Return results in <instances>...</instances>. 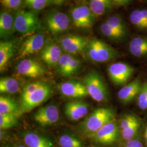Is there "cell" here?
Returning a JSON list of instances; mask_svg holds the SVG:
<instances>
[{
  "instance_id": "obj_9",
  "label": "cell",
  "mask_w": 147,
  "mask_h": 147,
  "mask_svg": "<svg viewBox=\"0 0 147 147\" xmlns=\"http://www.w3.org/2000/svg\"><path fill=\"white\" fill-rule=\"evenodd\" d=\"M119 134V128L116 120L111 121L102 126L98 131L89 135L95 142L110 144L115 142Z\"/></svg>"
},
{
  "instance_id": "obj_35",
  "label": "cell",
  "mask_w": 147,
  "mask_h": 147,
  "mask_svg": "<svg viewBox=\"0 0 147 147\" xmlns=\"http://www.w3.org/2000/svg\"><path fill=\"white\" fill-rule=\"evenodd\" d=\"M138 121V119H137L135 116L131 115H124L121 118L120 123L121 131L126 129V128L129 127Z\"/></svg>"
},
{
  "instance_id": "obj_30",
  "label": "cell",
  "mask_w": 147,
  "mask_h": 147,
  "mask_svg": "<svg viewBox=\"0 0 147 147\" xmlns=\"http://www.w3.org/2000/svg\"><path fill=\"white\" fill-rule=\"evenodd\" d=\"M100 31L104 36L110 39L117 40L123 38L121 34L118 33L111 27L106 22L102 23L100 25Z\"/></svg>"
},
{
  "instance_id": "obj_7",
  "label": "cell",
  "mask_w": 147,
  "mask_h": 147,
  "mask_svg": "<svg viewBox=\"0 0 147 147\" xmlns=\"http://www.w3.org/2000/svg\"><path fill=\"white\" fill-rule=\"evenodd\" d=\"M107 71L111 80L115 84L123 85L131 78L134 69L127 63L117 62L111 64Z\"/></svg>"
},
{
  "instance_id": "obj_11",
  "label": "cell",
  "mask_w": 147,
  "mask_h": 147,
  "mask_svg": "<svg viewBox=\"0 0 147 147\" xmlns=\"http://www.w3.org/2000/svg\"><path fill=\"white\" fill-rule=\"evenodd\" d=\"M45 45V37L42 33H37L28 37L23 42L19 51L18 58H24L42 50Z\"/></svg>"
},
{
  "instance_id": "obj_21",
  "label": "cell",
  "mask_w": 147,
  "mask_h": 147,
  "mask_svg": "<svg viewBox=\"0 0 147 147\" xmlns=\"http://www.w3.org/2000/svg\"><path fill=\"white\" fill-rule=\"evenodd\" d=\"M129 50L132 55L136 57L147 56V38L136 37L130 42Z\"/></svg>"
},
{
  "instance_id": "obj_42",
  "label": "cell",
  "mask_w": 147,
  "mask_h": 147,
  "mask_svg": "<svg viewBox=\"0 0 147 147\" xmlns=\"http://www.w3.org/2000/svg\"><path fill=\"white\" fill-rule=\"evenodd\" d=\"M17 147H25V146H22V145H19V146H18Z\"/></svg>"
},
{
  "instance_id": "obj_3",
  "label": "cell",
  "mask_w": 147,
  "mask_h": 147,
  "mask_svg": "<svg viewBox=\"0 0 147 147\" xmlns=\"http://www.w3.org/2000/svg\"><path fill=\"white\" fill-rule=\"evenodd\" d=\"M84 81L88 95L93 100L98 102L107 100V87L99 74L95 71L90 72L85 77Z\"/></svg>"
},
{
  "instance_id": "obj_10",
  "label": "cell",
  "mask_w": 147,
  "mask_h": 147,
  "mask_svg": "<svg viewBox=\"0 0 147 147\" xmlns=\"http://www.w3.org/2000/svg\"><path fill=\"white\" fill-rule=\"evenodd\" d=\"M89 42L87 38L78 35H69L60 40L62 49L70 55L84 53Z\"/></svg>"
},
{
  "instance_id": "obj_8",
  "label": "cell",
  "mask_w": 147,
  "mask_h": 147,
  "mask_svg": "<svg viewBox=\"0 0 147 147\" xmlns=\"http://www.w3.org/2000/svg\"><path fill=\"white\" fill-rule=\"evenodd\" d=\"M70 21L68 16L59 11H50L45 18L47 29L53 34L65 31L68 28Z\"/></svg>"
},
{
  "instance_id": "obj_16",
  "label": "cell",
  "mask_w": 147,
  "mask_h": 147,
  "mask_svg": "<svg viewBox=\"0 0 147 147\" xmlns=\"http://www.w3.org/2000/svg\"><path fill=\"white\" fill-rule=\"evenodd\" d=\"M64 112L70 120L79 121L88 113V105L82 101H70L65 105Z\"/></svg>"
},
{
  "instance_id": "obj_37",
  "label": "cell",
  "mask_w": 147,
  "mask_h": 147,
  "mask_svg": "<svg viewBox=\"0 0 147 147\" xmlns=\"http://www.w3.org/2000/svg\"><path fill=\"white\" fill-rule=\"evenodd\" d=\"M1 3L8 9L16 10L21 7L22 0H1Z\"/></svg>"
},
{
  "instance_id": "obj_27",
  "label": "cell",
  "mask_w": 147,
  "mask_h": 147,
  "mask_svg": "<svg viewBox=\"0 0 147 147\" xmlns=\"http://www.w3.org/2000/svg\"><path fill=\"white\" fill-rule=\"evenodd\" d=\"M18 115L0 113V129L5 130L16 125L18 123Z\"/></svg>"
},
{
  "instance_id": "obj_36",
  "label": "cell",
  "mask_w": 147,
  "mask_h": 147,
  "mask_svg": "<svg viewBox=\"0 0 147 147\" xmlns=\"http://www.w3.org/2000/svg\"><path fill=\"white\" fill-rule=\"evenodd\" d=\"M81 65V62L79 59L73 57L69 63L68 68L65 74V76H68L73 75L76 73Z\"/></svg>"
},
{
  "instance_id": "obj_20",
  "label": "cell",
  "mask_w": 147,
  "mask_h": 147,
  "mask_svg": "<svg viewBox=\"0 0 147 147\" xmlns=\"http://www.w3.org/2000/svg\"><path fill=\"white\" fill-rule=\"evenodd\" d=\"M14 51V42L11 41L0 42V70L3 71L11 58Z\"/></svg>"
},
{
  "instance_id": "obj_14",
  "label": "cell",
  "mask_w": 147,
  "mask_h": 147,
  "mask_svg": "<svg viewBox=\"0 0 147 147\" xmlns=\"http://www.w3.org/2000/svg\"><path fill=\"white\" fill-rule=\"evenodd\" d=\"M58 88L62 94L70 98L81 99L88 95L86 85L78 81L63 82L59 86Z\"/></svg>"
},
{
  "instance_id": "obj_29",
  "label": "cell",
  "mask_w": 147,
  "mask_h": 147,
  "mask_svg": "<svg viewBox=\"0 0 147 147\" xmlns=\"http://www.w3.org/2000/svg\"><path fill=\"white\" fill-rule=\"evenodd\" d=\"M140 126V122L138 121L126 129L121 131L123 138L127 141L134 139L139 131Z\"/></svg>"
},
{
  "instance_id": "obj_41",
  "label": "cell",
  "mask_w": 147,
  "mask_h": 147,
  "mask_svg": "<svg viewBox=\"0 0 147 147\" xmlns=\"http://www.w3.org/2000/svg\"><path fill=\"white\" fill-rule=\"evenodd\" d=\"M145 137H146L147 141V127L146 129V132H145Z\"/></svg>"
},
{
  "instance_id": "obj_18",
  "label": "cell",
  "mask_w": 147,
  "mask_h": 147,
  "mask_svg": "<svg viewBox=\"0 0 147 147\" xmlns=\"http://www.w3.org/2000/svg\"><path fill=\"white\" fill-rule=\"evenodd\" d=\"M16 30L15 18L7 11L0 13V36L1 38L9 37Z\"/></svg>"
},
{
  "instance_id": "obj_13",
  "label": "cell",
  "mask_w": 147,
  "mask_h": 147,
  "mask_svg": "<svg viewBox=\"0 0 147 147\" xmlns=\"http://www.w3.org/2000/svg\"><path fill=\"white\" fill-rule=\"evenodd\" d=\"M16 69L19 74L32 78L40 77L45 73V69L42 64L31 58L22 60L18 64Z\"/></svg>"
},
{
  "instance_id": "obj_5",
  "label": "cell",
  "mask_w": 147,
  "mask_h": 147,
  "mask_svg": "<svg viewBox=\"0 0 147 147\" xmlns=\"http://www.w3.org/2000/svg\"><path fill=\"white\" fill-rule=\"evenodd\" d=\"M52 93L51 87L44 83L42 86L28 95L21 99V111L22 112H28L39 105H41L50 96Z\"/></svg>"
},
{
  "instance_id": "obj_2",
  "label": "cell",
  "mask_w": 147,
  "mask_h": 147,
  "mask_svg": "<svg viewBox=\"0 0 147 147\" xmlns=\"http://www.w3.org/2000/svg\"><path fill=\"white\" fill-rule=\"evenodd\" d=\"M86 53L92 61L96 63H105L116 58L118 53L115 49L98 39L89 40Z\"/></svg>"
},
{
  "instance_id": "obj_4",
  "label": "cell",
  "mask_w": 147,
  "mask_h": 147,
  "mask_svg": "<svg viewBox=\"0 0 147 147\" xmlns=\"http://www.w3.org/2000/svg\"><path fill=\"white\" fill-rule=\"evenodd\" d=\"M42 27L41 22L34 13L31 11H19L15 16L16 30L22 34L36 31Z\"/></svg>"
},
{
  "instance_id": "obj_1",
  "label": "cell",
  "mask_w": 147,
  "mask_h": 147,
  "mask_svg": "<svg viewBox=\"0 0 147 147\" xmlns=\"http://www.w3.org/2000/svg\"><path fill=\"white\" fill-rule=\"evenodd\" d=\"M115 113L112 109L106 107L98 108L86 118L81 127L85 134L89 136L115 120Z\"/></svg>"
},
{
  "instance_id": "obj_24",
  "label": "cell",
  "mask_w": 147,
  "mask_h": 147,
  "mask_svg": "<svg viewBox=\"0 0 147 147\" xmlns=\"http://www.w3.org/2000/svg\"><path fill=\"white\" fill-rule=\"evenodd\" d=\"M132 24L141 30H147V9L133 11L130 16Z\"/></svg>"
},
{
  "instance_id": "obj_6",
  "label": "cell",
  "mask_w": 147,
  "mask_h": 147,
  "mask_svg": "<svg viewBox=\"0 0 147 147\" xmlns=\"http://www.w3.org/2000/svg\"><path fill=\"white\" fill-rule=\"evenodd\" d=\"M70 17L74 25L81 28L92 27L96 18L87 5H80L72 8L70 11Z\"/></svg>"
},
{
  "instance_id": "obj_32",
  "label": "cell",
  "mask_w": 147,
  "mask_h": 147,
  "mask_svg": "<svg viewBox=\"0 0 147 147\" xmlns=\"http://www.w3.org/2000/svg\"><path fill=\"white\" fill-rule=\"evenodd\" d=\"M137 104L142 110L147 109V82L142 84L141 88L138 95Z\"/></svg>"
},
{
  "instance_id": "obj_39",
  "label": "cell",
  "mask_w": 147,
  "mask_h": 147,
  "mask_svg": "<svg viewBox=\"0 0 147 147\" xmlns=\"http://www.w3.org/2000/svg\"><path fill=\"white\" fill-rule=\"evenodd\" d=\"M50 2H51L55 5H62L67 0H50Z\"/></svg>"
},
{
  "instance_id": "obj_19",
  "label": "cell",
  "mask_w": 147,
  "mask_h": 147,
  "mask_svg": "<svg viewBox=\"0 0 147 147\" xmlns=\"http://www.w3.org/2000/svg\"><path fill=\"white\" fill-rule=\"evenodd\" d=\"M24 141L28 147H53L50 140L34 132L25 133L24 135Z\"/></svg>"
},
{
  "instance_id": "obj_26",
  "label": "cell",
  "mask_w": 147,
  "mask_h": 147,
  "mask_svg": "<svg viewBox=\"0 0 147 147\" xmlns=\"http://www.w3.org/2000/svg\"><path fill=\"white\" fill-rule=\"evenodd\" d=\"M106 22L123 37L126 36L127 33L126 25L121 17L117 16H111Z\"/></svg>"
},
{
  "instance_id": "obj_28",
  "label": "cell",
  "mask_w": 147,
  "mask_h": 147,
  "mask_svg": "<svg viewBox=\"0 0 147 147\" xmlns=\"http://www.w3.org/2000/svg\"><path fill=\"white\" fill-rule=\"evenodd\" d=\"M59 143L61 147H83V144L78 138L67 134L59 137Z\"/></svg>"
},
{
  "instance_id": "obj_22",
  "label": "cell",
  "mask_w": 147,
  "mask_h": 147,
  "mask_svg": "<svg viewBox=\"0 0 147 147\" xmlns=\"http://www.w3.org/2000/svg\"><path fill=\"white\" fill-rule=\"evenodd\" d=\"M20 111L21 109L13 99L5 96H0V113L19 115Z\"/></svg>"
},
{
  "instance_id": "obj_31",
  "label": "cell",
  "mask_w": 147,
  "mask_h": 147,
  "mask_svg": "<svg viewBox=\"0 0 147 147\" xmlns=\"http://www.w3.org/2000/svg\"><path fill=\"white\" fill-rule=\"evenodd\" d=\"M73 56L70 54H63L58 61L57 67L59 73L63 76H65V73L68 68L69 63Z\"/></svg>"
},
{
  "instance_id": "obj_23",
  "label": "cell",
  "mask_w": 147,
  "mask_h": 147,
  "mask_svg": "<svg viewBox=\"0 0 147 147\" xmlns=\"http://www.w3.org/2000/svg\"><path fill=\"white\" fill-rule=\"evenodd\" d=\"M113 5L111 0H89V8L96 17L104 15Z\"/></svg>"
},
{
  "instance_id": "obj_38",
  "label": "cell",
  "mask_w": 147,
  "mask_h": 147,
  "mask_svg": "<svg viewBox=\"0 0 147 147\" xmlns=\"http://www.w3.org/2000/svg\"><path fill=\"white\" fill-rule=\"evenodd\" d=\"M124 147H143V145L140 140L134 138L128 141Z\"/></svg>"
},
{
  "instance_id": "obj_40",
  "label": "cell",
  "mask_w": 147,
  "mask_h": 147,
  "mask_svg": "<svg viewBox=\"0 0 147 147\" xmlns=\"http://www.w3.org/2000/svg\"><path fill=\"white\" fill-rule=\"evenodd\" d=\"M131 0H121V3H122V6H125V5H128L130 4L131 2Z\"/></svg>"
},
{
  "instance_id": "obj_15",
  "label": "cell",
  "mask_w": 147,
  "mask_h": 147,
  "mask_svg": "<svg viewBox=\"0 0 147 147\" xmlns=\"http://www.w3.org/2000/svg\"><path fill=\"white\" fill-rule=\"evenodd\" d=\"M61 47L53 42H47L41 50L40 58L48 66H57L58 61L62 55Z\"/></svg>"
},
{
  "instance_id": "obj_17",
  "label": "cell",
  "mask_w": 147,
  "mask_h": 147,
  "mask_svg": "<svg viewBox=\"0 0 147 147\" xmlns=\"http://www.w3.org/2000/svg\"><path fill=\"white\" fill-rule=\"evenodd\" d=\"M141 86L142 84L139 80H135L126 84L119 90V99L124 104L130 103L138 95Z\"/></svg>"
},
{
  "instance_id": "obj_25",
  "label": "cell",
  "mask_w": 147,
  "mask_h": 147,
  "mask_svg": "<svg viewBox=\"0 0 147 147\" xmlns=\"http://www.w3.org/2000/svg\"><path fill=\"white\" fill-rule=\"evenodd\" d=\"M19 91V84L16 79L5 77L0 80V92L1 93L14 94Z\"/></svg>"
},
{
  "instance_id": "obj_43",
  "label": "cell",
  "mask_w": 147,
  "mask_h": 147,
  "mask_svg": "<svg viewBox=\"0 0 147 147\" xmlns=\"http://www.w3.org/2000/svg\"></svg>"
},
{
  "instance_id": "obj_34",
  "label": "cell",
  "mask_w": 147,
  "mask_h": 147,
  "mask_svg": "<svg viewBox=\"0 0 147 147\" xmlns=\"http://www.w3.org/2000/svg\"><path fill=\"white\" fill-rule=\"evenodd\" d=\"M44 82L42 81H36L26 84L22 89L21 99L25 98L28 95L31 94L38 88H39L40 86H42L44 84Z\"/></svg>"
},
{
  "instance_id": "obj_12",
  "label": "cell",
  "mask_w": 147,
  "mask_h": 147,
  "mask_svg": "<svg viewBox=\"0 0 147 147\" xmlns=\"http://www.w3.org/2000/svg\"><path fill=\"white\" fill-rule=\"evenodd\" d=\"M33 118L41 126L52 125L59 120V113L58 108L52 104L43 106L35 113Z\"/></svg>"
},
{
  "instance_id": "obj_33",
  "label": "cell",
  "mask_w": 147,
  "mask_h": 147,
  "mask_svg": "<svg viewBox=\"0 0 147 147\" xmlns=\"http://www.w3.org/2000/svg\"><path fill=\"white\" fill-rule=\"evenodd\" d=\"M25 4L34 11H41L50 2V0H24Z\"/></svg>"
}]
</instances>
